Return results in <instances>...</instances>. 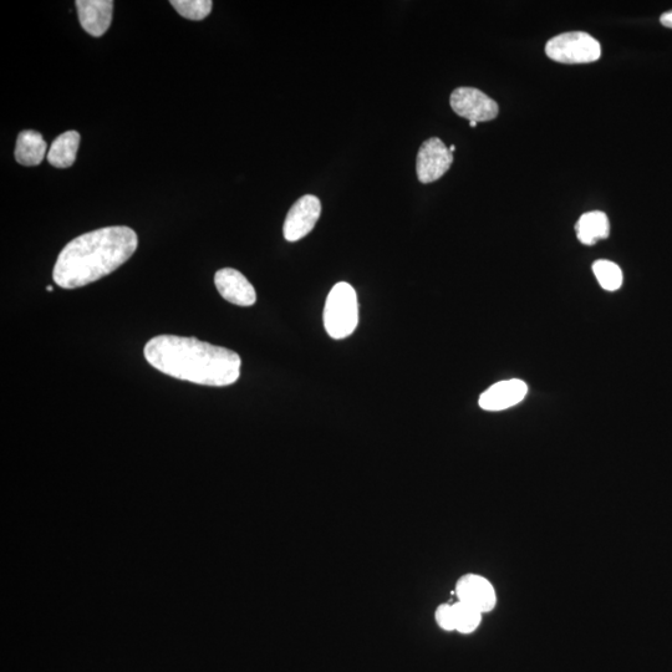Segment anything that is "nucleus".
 <instances>
[{
  "mask_svg": "<svg viewBox=\"0 0 672 672\" xmlns=\"http://www.w3.org/2000/svg\"><path fill=\"white\" fill-rule=\"evenodd\" d=\"M144 353L152 368L192 384L223 388L241 376L237 353L195 338L159 335L146 344Z\"/></svg>",
  "mask_w": 672,
  "mask_h": 672,
  "instance_id": "obj_1",
  "label": "nucleus"
},
{
  "mask_svg": "<svg viewBox=\"0 0 672 672\" xmlns=\"http://www.w3.org/2000/svg\"><path fill=\"white\" fill-rule=\"evenodd\" d=\"M139 238L134 229L114 226L81 234L66 244L53 271L56 285L63 289L85 287L109 276L136 252Z\"/></svg>",
  "mask_w": 672,
  "mask_h": 672,
  "instance_id": "obj_2",
  "label": "nucleus"
},
{
  "mask_svg": "<svg viewBox=\"0 0 672 672\" xmlns=\"http://www.w3.org/2000/svg\"><path fill=\"white\" fill-rule=\"evenodd\" d=\"M359 305L356 292L349 283L340 282L330 290L324 308V327L330 338H348L358 328Z\"/></svg>",
  "mask_w": 672,
  "mask_h": 672,
  "instance_id": "obj_3",
  "label": "nucleus"
},
{
  "mask_svg": "<svg viewBox=\"0 0 672 672\" xmlns=\"http://www.w3.org/2000/svg\"><path fill=\"white\" fill-rule=\"evenodd\" d=\"M546 53L557 63L589 64L599 60L602 48L597 39L583 32L564 33L549 40Z\"/></svg>",
  "mask_w": 672,
  "mask_h": 672,
  "instance_id": "obj_4",
  "label": "nucleus"
},
{
  "mask_svg": "<svg viewBox=\"0 0 672 672\" xmlns=\"http://www.w3.org/2000/svg\"><path fill=\"white\" fill-rule=\"evenodd\" d=\"M451 108L468 121L486 122L498 116V104L475 88H458L451 95Z\"/></svg>",
  "mask_w": 672,
  "mask_h": 672,
  "instance_id": "obj_5",
  "label": "nucleus"
},
{
  "mask_svg": "<svg viewBox=\"0 0 672 672\" xmlns=\"http://www.w3.org/2000/svg\"><path fill=\"white\" fill-rule=\"evenodd\" d=\"M453 154L439 137H432L421 145L416 160L417 177L421 183L440 180L450 170Z\"/></svg>",
  "mask_w": 672,
  "mask_h": 672,
  "instance_id": "obj_6",
  "label": "nucleus"
},
{
  "mask_svg": "<svg viewBox=\"0 0 672 672\" xmlns=\"http://www.w3.org/2000/svg\"><path fill=\"white\" fill-rule=\"evenodd\" d=\"M320 213H322V203L318 197L305 195L299 198L285 218L284 238L288 242H298L307 237L317 224Z\"/></svg>",
  "mask_w": 672,
  "mask_h": 672,
  "instance_id": "obj_7",
  "label": "nucleus"
},
{
  "mask_svg": "<svg viewBox=\"0 0 672 672\" xmlns=\"http://www.w3.org/2000/svg\"><path fill=\"white\" fill-rule=\"evenodd\" d=\"M455 593L458 602L470 605L482 614L496 608L497 594L490 580L478 574H465L457 580Z\"/></svg>",
  "mask_w": 672,
  "mask_h": 672,
  "instance_id": "obj_8",
  "label": "nucleus"
},
{
  "mask_svg": "<svg viewBox=\"0 0 672 672\" xmlns=\"http://www.w3.org/2000/svg\"><path fill=\"white\" fill-rule=\"evenodd\" d=\"M215 284L221 297L238 307H252L257 302L256 289L237 269L223 268L218 271Z\"/></svg>",
  "mask_w": 672,
  "mask_h": 672,
  "instance_id": "obj_9",
  "label": "nucleus"
},
{
  "mask_svg": "<svg viewBox=\"0 0 672 672\" xmlns=\"http://www.w3.org/2000/svg\"><path fill=\"white\" fill-rule=\"evenodd\" d=\"M527 392L528 386L522 380L501 381L483 392L480 397V407L486 411L507 410L522 402Z\"/></svg>",
  "mask_w": 672,
  "mask_h": 672,
  "instance_id": "obj_10",
  "label": "nucleus"
},
{
  "mask_svg": "<svg viewBox=\"0 0 672 672\" xmlns=\"http://www.w3.org/2000/svg\"><path fill=\"white\" fill-rule=\"evenodd\" d=\"M75 5L86 33L99 38L108 32L114 12L112 0H76Z\"/></svg>",
  "mask_w": 672,
  "mask_h": 672,
  "instance_id": "obj_11",
  "label": "nucleus"
},
{
  "mask_svg": "<svg viewBox=\"0 0 672 672\" xmlns=\"http://www.w3.org/2000/svg\"><path fill=\"white\" fill-rule=\"evenodd\" d=\"M47 152V142L37 131L27 130L20 132L15 147V160L23 166H38L42 164Z\"/></svg>",
  "mask_w": 672,
  "mask_h": 672,
  "instance_id": "obj_12",
  "label": "nucleus"
},
{
  "mask_svg": "<svg viewBox=\"0 0 672 672\" xmlns=\"http://www.w3.org/2000/svg\"><path fill=\"white\" fill-rule=\"evenodd\" d=\"M575 231H577L580 242L585 246H593V244L609 237V218L605 213L599 211L585 213L575 224Z\"/></svg>",
  "mask_w": 672,
  "mask_h": 672,
  "instance_id": "obj_13",
  "label": "nucleus"
},
{
  "mask_svg": "<svg viewBox=\"0 0 672 672\" xmlns=\"http://www.w3.org/2000/svg\"><path fill=\"white\" fill-rule=\"evenodd\" d=\"M80 145V135L76 131L61 134L53 142L48 154L49 164L56 168H68L74 165Z\"/></svg>",
  "mask_w": 672,
  "mask_h": 672,
  "instance_id": "obj_14",
  "label": "nucleus"
},
{
  "mask_svg": "<svg viewBox=\"0 0 672 672\" xmlns=\"http://www.w3.org/2000/svg\"><path fill=\"white\" fill-rule=\"evenodd\" d=\"M453 616H455V631L460 634H472L481 625L482 613L465 603L452 604Z\"/></svg>",
  "mask_w": 672,
  "mask_h": 672,
  "instance_id": "obj_15",
  "label": "nucleus"
},
{
  "mask_svg": "<svg viewBox=\"0 0 672 672\" xmlns=\"http://www.w3.org/2000/svg\"><path fill=\"white\" fill-rule=\"evenodd\" d=\"M593 272L599 284L608 292H615L623 284V272L613 262L597 261L594 263Z\"/></svg>",
  "mask_w": 672,
  "mask_h": 672,
  "instance_id": "obj_16",
  "label": "nucleus"
},
{
  "mask_svg": "<svg viewBox=\"0 0 672 672\" xmlns=\"http://www.w3.org/2000/svg\"><path fill=\"white\" fill-rule=\"evenodd\" d=\"M171 5L181 17L190 20H203L210 15L211 0H172Z\"/></svg>",
  "mask_w": 672,
  "mask_h": 672,
  "instance_id": "obj_17",
  "label": "nucleus"
},
{
  "mask_svg": "<svg viewBox=\"0 0 672 672\" xmlns=\"http://www.w3.org/2000/svg\"><path fill=\"white\" fill-rule=\"evenodd\" d=\"M437 625L445 631H455V616H453L452 604H441L435 612Z\"/></svg>",
  "mask_w": 672,
  "mask_h": 672,
  "instance_id": "obj_18",
  "label": "nucleus"
},
{
  "mask_svg": "<svg viewBox=\"0 0 672 672\" xmlns=\"http://www.w3.org/2000/svg\"><path fill=\"white\" fill-rule=\"evenodd\" d=\"M660 22L664 27L672 29V12L661 15Z\"/></svg>",
  "mask_w": 672,
  "mask_h": 672,
  "instance_id": "obj_19",
  "label": "nucleus"
},
{
  "mask_svg": "<svg viewBox=\"0 0 672 672\" xmlns=\"http://www.w3.org/2000/svg\"><path fill=\"white\" fill-rule=\"evenodd\" d=\"M470 126H471V127H476V126H477V122H475V121H471V122H470Z\"/></svg>",
  "mask_w": 672,
  "mask_h": 672,
  "instance_id": "obj_20",
  "label": "nucleus"
},
{
  "mask_svg": "<svg viewBox=\"0 0 672 672\" xmlns=\"http://www.w3.org/2000/svg\"><path fill=\"white\" fill-rule=\"evenodd\" d=\"M450 151H451V152H452V154H453V152H455V151H456V146H453V145H452V146L450 147Z\"/></svg>",
  "mask_w": 672,
  "mask_h": 672,
  "instance_id": "obj_21",
  "label": "nucleus"
},
{
  "mask_svg": "<svg viewBox=\"0 0 672 672\" xmlns=\"http://www.w3.org/2000/svg\"><path fill=\"white\" fill-rule=\"evenodd\" d=\"M47 290H48V292H53V287H50V285H49V287L47 288Z\"/></svg>",
  "mask_w": 672,
  "mask_h": 672,
  "instance_id": "obj_22",
  "label": "nucleus"
}]
</instances>
